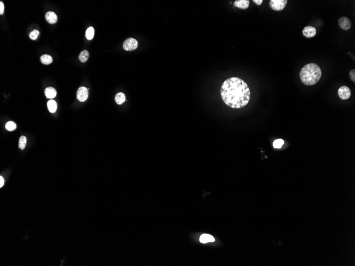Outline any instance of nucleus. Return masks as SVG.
I'll list each match as a JSON object with an SVG mask.
<instances>
[{
  "label": "nucleus",
  "instance_id": "nucleus-1",
  "mask_svg": "<svg viewBox=\"0 0 355 266\" xmlns=\"http://www.w3.org/2000/svg\"><path fill=\"white\" fill-rule=\"evenodd\" d=\"M221 96L229 107L239 109L248 104L250 91L248 84L241 78L231 77L224 81L221 86Z\"/></svg>",
  "mask_w": 355,
  "mask_h": 266
},
{
  "label": "nucleus",
  "instance_id": "nucleus-2",
  "mask_svg": "<svg viewBox=\"0 0 355 266\" xmlns=\"http://www.w3.org/2000/svg\"><path fill=\"white\" fill-rule=\"evenodd\" d=\"M322 70L319 65L310 63L303 66L300 72V78L303 84L312 86L320 81L322 77Z\"/></svg>",
  "mask_w": 355,
  "mask_h": 266
},
{
  "label": "nucleus",
  "instance_id": "nucleus-3",
  "mask_svg": "<svg viewBox=\"0 0 355 266\" xmlns=\"http://www.w3.org/2000/svg\"><path fill=\"white\" fill-rule=\"evenodd\" d=\"M287 3V0H271L269 4L272 10L280 11L284 9Z\"/></svg>",
  "mask_w": 355,
  "mask_h": 266
},
{
  "label": "nucleus",
  "instance_id": "nucleus-4",
  "mask_svg": "<svg viewBox=\"0 0 355 266\" xmlns=\"http://www.w3.org/2000/svg\"><path fill=\"white\" fill-rule=\"evenodd\" d=\"M138 46V43L136 39L129 38L126 39L123 44V48L127 51H131L136 49Z\"/></svg>",
  "mask_w": 355,
  "mask_h": 266
},
{
  "label": "nucleus",
  "instance_id": "nucleus-5",
  "mask_svg": "<svg viewBox=\"0 0 355 266\" xmlns=\"http://www.w3.org/2000/svg\"><path fill=\"white\" fill-rule=\"evenodd\" d=\"M338 94L339 97L342 100H347L352 95V91L350 89L345 86H343L339 88L338 91Z\"/></svg>",
  "mask_w": 355,
  "mask_h": 266
},
{
  "label": "nucleus",
  "instance_id": "nucleus-6",
  "mask_svg": "<svg viewBox=\"0 0 355 266\" xmlns=\"http://www.w3.org/2000/svg\"><path fill=\"white\" fill-rule=\"evenodd\" d=\"M88 89L85 87H81L78 89L77 92V98L81 102L86 101L88 97Z\"/></svg>",
  "mask_w": 355,
  "mask_h": 266
},
{
  "label": "nucleus",
  "instance_id": "nucleus-7",
  "mask_svg": "<svg viewBox=\"0 0 355 266\" xmlns=\"http://www.w3.org/2000/svg\"><path fill=\"white\" fill-rule=\"evenodd\" d=\"M339 26L344 30H348L352 27V22L346 16H341L338 20Z\"/></svg>",
  "mask_w": 355,
  "mask_h": 266
},
{
  "label": "nucleus",
  "instance_id": "nucleus-8",
  "mask_svg": "<svg viewBox=\"0 0 355 266\" xmlns=\"http://www.w3.org/2000/svg\"><path fill=\"white\" fill-rule=\"evenodd\" d=\"M316 29L312 26H307L303 30V36L306 38H312L316 35Z\"/></svg>",
  "mask_w": 355,
  "mask_h": 266
},
{
  "label": "nucleus",
  "instance_id": "nucleus-9",
  "mask_svg": "<svg viewBox=\"0 0 355 266\" xmlns=\"http://www.w3.org/2000/svg\"><path fill=\"white\" fill-rule=\"evenodd\" d=\"M233 5L241 9H246L249 6L248 0H237L234 3Z\"/></svg>",
  "mask_w": 355,
  "mask_h": 266
},
{
  "label": "nucleus",
  "instance_id": "nucleus-10",
  "mask_svg": "<svg viewBox=\"0 0 355 266\" xmlns=\"http://www.w3.org/2000/svg\"><path fill=\"white\" fill-rule=\"evenodd\" d=\"M45 19L48 23L51 24H54L56 23L58 20V16L54 12L49 11L46 13Z\"/></svg>",
  "mask_w": 355,
  "mask_h": 266
},
{
  "label": "nucleus",
  "instance_id": "nucleus-11",
  "mask_svg": "<svg viewBox=\"0 0 355 266\" xmlns=\"http://www.w3.org/2000/svg\"><path fill=\"white\" fill-rule=\"evenodd\" d=\"M45 94L46 97L49 99H53L55 97L56 95V91L54 88L49 87L46 88L45 90Z\"/></svg>",
  "mask_w": 355,
  "mask_h": 266
},
{
  "label": "nucleus",
  "instance_id": "nucleus-12",
  "mask_svg": "<svg viewBox=\"0 0 355 266\" xmlns=\"http://www.w3.org/2000/svg\"><path fill=\"white\" fill-rule=\"evenodd\" d=\"M200 242L202 243H207L209 242H213L215 241V239L213 236L209 234H203L201 235L200 239Z\"/></svg>",
  "mask_w": 355,
  "mask_h": 266
},
{
  "label": "nucleus",
  "instance_id": "nucleus-13",
  "mask_svg": "<svg viewBox=\"0 0 355 266\" xmlns=\"http://www.w3.org/2000/svg\"><path fill=\"white\" fill-rule=\"evenodd\" d=\"M57 103L55 101L51 99L47 102V108L51 113H55L57 110Z\"/></svg>",
  "mask_w": 355,
  "mask_h": 266
},
{
  "label": "nucleus",
  "instance_id": "nucleus-14",
  "mask_svg": "<svg viewBox=\"0 0 355 266\" xmlns=\"http://www.w3.org/2000/svg\"><path fill=\"white\" fill-rule=\"evenodd\" d=\"M40 60H41V63L43 64H45V65H48L52 63L53 61V58L50 55L45 54V55H42L41 56Z\"/></svg>",
  "mask_w": 355,
  "mask_h": 266
},
{
  "label": "nucleus",
  "instance_id": "nucleus-15",
  "mask_svg": "<svg viewBox=\"0 0 355 266\" xmlns=\"http://www.w3.org/2000/svg\"><path fill=\"white\" fill-rule=\"evenodd\" d=\"M115 101L116 103L119 105L122 104L126 101V96L122 93H119L116 95L115 97Z\"/></svg>",
  "mask_w": 355,
  "mask_h": 266
},
{
  "label": "nucleus",
  "instance_id": "nucleus-16",
  "mask_svg": "<svg viewBox=\"0 0 355 266\" xmlns=\"http://www.w3.org/2000/svg\"><path fill=\"white\" fill-rule=\"evenodd\" d=\"M88 58H89V53L86 50H84L83 51L81 52L79 56V59L80 61L83 63L86 62L88 59Z\"/></svg>",
  "mask_w": 355,
  "mask_h": 266
},
{
  "label": "nucleus",
  "instance_id": "nucleus-17",
  "mask_svg": "<svg viewBox=\"0 0 355 266\" xmlns=\"http://www.w3.org/2000/svg\"><path fill=\"white\" fill-rule=\"evenodd\" d=\"M94 36V29L93 27H90L87 29L86 32V37L87 39L91 40L93 39Z\"/></svg>",
  "mask_w": 355,
  "mask_h": 266
},
{
  "label": "nucleus",
  "instance_id": "nucleus-18",
  "mask_svg": "<svg viewBox=\"0 0 355 266\" xmlns=\"http://www.w3.org/2000/svg\"><path fill=\"white\" fill-rule=\"evenodd\" d=\"M284 141L282 139H278L275 140L273 142V145L275 148L280 149L284 145Z\"/></svg>",
  "mask_w": 355,
  "mask_h": 266
},
{
  "label": "nucleus",
  "instance_id": "nucleus-19",
  "mask_svg": "<svg viewBox=\"0 0 355 266\" xmlns=\"http://www.w3.org/2000/svg\"><path fill=\"white\" fill-rule=\"evenodd\" d=\"M16 124L14 122H12V121L8 122L6 124V129L8 131H14L15 129H16Z\"/></svg>",
  "mask_w": 355,
  "mask_h": 266
},
{
  "label": "nucleus",
  "instance_id": "nucleus-20",
  "mask_svg": "<svg viewBox=\"0 0 355 266\" xmlns=\"http://www.w3.org/2000/svg\"><path fill=\"white\" fill-rule=\"evenodd\" d=\"M27 143V139L26 136H20L19 141V148L20 149L23 150L25 149Z\"/></svg>",
  "mask_w": 355,
  "mask_h": 266
},
{
  "label": "nucleus",
  "instance_id": "nucleus-21",
  "mask_svg": "<svg viewBox=\"0 0 355 266\" xmlns=\"http://www.w3.org/2000/svg\"><path fill=\"white\" fill-rule=\"evenodd\" d=\"M39 33L37 30H34L29 34V38L32 40H36L38 38Z\"/></svg>",
  "mask_w": 355,
  "mask_h": 266
},
{
  "label": "nucleus",
  "instance_id": "nucleus-22",
  "mask_svg": "<svg viewBox=\"0 0 355 266\" xmlns=\"http://www.w3.org/2000/svg\"><path fill=\"white\" fill-rule=\"evenodd\" d=\"M349 77L352 82H355V70H352L350 72H349Z\"/></svg>",
  "mask_w": 355,
  "mask_h": 266
},
{
  "label": "nucleus",
  "instance_id": "nucleus-23",
  "mask_svg": "<svg viewBox=\"0 0 355 266\" xmlns=\"http://www.w3.org/2000/svg\"><path fill=\"white\" fill-rule=\"evenodd\" d=\"M4 4L2 2H0V14H3L4 13Z\"/></svg>",
  "mask_w": 355,
  "mask_h": 266
},
{
  "label": "nucleus",
  "instance_id": "nucleus-24",
  "mask_svg": "<svg viewBox=\"0 0 355 266\" xmlns=\"http://www.w3.org/2000/svg\"><path fill=\"white\" fill-rule=\"evenodd\" d=\"M253 2H254L255 4H256L257 5H261V4H262V3H263V0H253Z\"/></svg>",
  "mask_w": 355,
  "mask_h": 266
},
{
  "label": "nucleus",
  "instance_id": "nucleus-25",
  "mask_svg": "<svg viewBox=\"0 0 355 266\" xmlns=\"http://www.w3.org/2000/svg\"><path fill=\"white\" fill-rule=\"evenodd\" d=\"M4 181L3 178L2 176H0V188H2L4 185Z\"/></svg>",
  "mask_w": 355,
  "mask_h": 266
}]
</instances>
